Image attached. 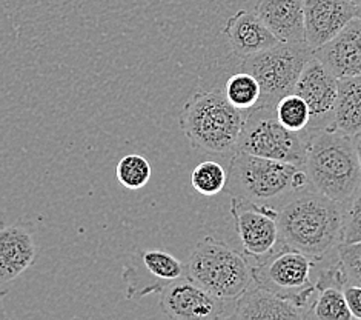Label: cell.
<instances>
[{
	"label": "cell",
	"instance_id": "obj_1",
	"mask_svg": "<svg viewBox=\"0 0 361 320\" xmlns=\"http://www.w3.org/2000/svg\"><path fill=\"white\" fill-rule=\"evenodd\" d=\"M283 245L322 261L343 242L345 205L312 186L290 196L279 208Z\"/></svg>",
	"mask_w": 361,
	"mask_h": 320
},
{
	"label": "cell",
	"instance_id": "obj_2",
	"mask_svg": "<svg viewBox=\"0 0 361 320\" xmlns=\"http://www.w3.org/2000/svg\"><path fill=\"white\" fill-rule=\"evenodd\" d=\"M305 171L317 191L346 205L361 185L354 137L335 128L306 129Z\"/></svg>",
	"mask_w": 361,
	"mask_h": 320
},
{
	"label": "cell",
	"instance_id": "obj_3",
	"mask_svg": "<svg viewBox=\"0 0 361 320\" xmlns=\"http://www.w3.org/2000/svg\"><path fill=\"white\" fill-rule=\"evenodd\" d=\"M311 188L303 167L260 158L245 151L232 154L225 191L257 203L280 208L290 196Z\"/></svg>",
	"mask_w": 361,
	"mask_h": 320
},
{
	"label": "cell",
	"instance_id": "obj_4",
	"mask_svg": "<svg viewBox=\"0 0 361 320\" xmlns=\"http://www.w3.org/2000/svg\"><path fill=\"white\" fill-rule=\"evenodd\" d=\"M246 111L232 107L225 93H194L180 112V129L194 150L228 154L238 150Z\"/></svg>",
	"mask_w": 361,
	"mask_h": 320
},
{
	"label": "cell",
	"instance_id": "obj_5",
	"mask_svg": "<svg viewBox=\"0 0 361 320\" xmlns=\"http://www.w3.org/2000/svg\"><path fill=\"white\" fill-rule=\"evenodd\" d=\"M186 275L217 297L229 302H235L254 282L246 257L211 236L197 244L186 263Z\"/></svg>",
	"mask_w": 361,
	"mask_h": 320
},
{
	"label": "cell",
	"instance_id": "obj_6",
	"mask_svg": "<svg viewBox=\"0 0 361 320\" xmlns=\"http://www.w3.org/2000/svg\"><path fill=\"white\" fill-rule=\"evenodd\" d=\"M314 262L302 251L280 244L251 266L254 283L309 311L317 294V285L311 280Z\"/></svg>",
	"mask_w": 361,
	"mask_h": 320
},
{
	"label": "cell",
	"instance_id": "obj_7",
	"mask_svg": "<svg viewBox=\"0 0 361 320\" xmlns=\"http://www.w3.org/2000/svg\"><path fill=\"white\" fill-rule=\"evenodd\" d=\"M314 57L307 43H279L259 54L243 59L240 71L252 74L262 86L263 105H277V102L294 93L305 66Z\"/></svg>",
	"mask_w": 361,
	"mask_h": 320
},
{
	"label": "cell",
	"instance_id": "obj_8",
	"mask_svg": "<svg viewBox=\"0 0 361 320\" xmlns=\"http://www.w3.org/2000/svg\"><path fill=\"white\" fill-rule=\"evenodd\" d=\"M237 151L305 167V133L290 131L280 124L275 105H259L246 111V124Z\"/></svg>",
	"mask_w": 361,
	"mask_h": 320
},
{
	"label": "cell",
	"instance_id": "obj_9",
	"mask_svg": "<svg viewBox=\"0 0 361 320\" xmlns=\"http://www.w3.org/2000/svg\"><path fill=\"white\" fill-rule=\"evenodd\" d=\"M279 213V208L268 203H257L238 196L231 197V214L237 235L246 256L252 261L269 256L281 244Z\"/></svg>",
	"mask_w": 361,
	"mask_h": 320
},
{
	"label": "cell",
	"instance_id": "obj_10",
	"mask_svg": "<svg viewBox=\"0 0 361 320\" xmlns=\"http://www.w3.org/2000/svg\"><path fill=\"white\" fill-rule=\"evenodd\" d=\"M186 275V265L161 249H137L123 265L126 299H142L161 292L169 283Z\"/></svg>",
	"mask_w": 361,
	"mask_h": 320
},
{
	"label": "cell",
	"instance_id": "obj_11",
	"mask_svg": "<svg viewBox=\"0 0 361 320\" xmlns=\"http://www.w3.org/2000/svg\"><path fill=\"white\" fill-rule=\"evenodd\" d=\"M231 302L209 292L183 275L160 292L159 307L163 314L173 320H214L232 317L228 313Z\"/></svg>",
	"mask_w": 361,
	"mask_h": 320
},
{
	"label": "cell",
	"instance_id": "obj_12",
	"mask_svg": "<svg viewBox=\"0 0 361 320\" xmlns=\"http://www.w3.org/2000/svg\"><path fill=\"white\" fill-rule=\"evenodd\" d=\"M294 93L306 100L311 111V124L307 129L334 128L338 77L332 74L329 68L324 66L315 56L305 66Z\"/></svg>",
	"mask_w": 361,
	"mask_h": 320
},
{
	"label": "cell",
	"instance_id": "obj_13",
	"mask_svg": "<svg viewBox=\"0 0 361 320\" xmlns=\"http://www.w3.org/2000/svg\"><path fill=\"white\" fill-rule=\"evenodd\" d=\"M357 17V5L350 0H305V34L311 49L331 42Z\"/></svg>",
	"mask_w": 361,
	"mask_h": 320
},
{
	"label": "cell",
	"instance_id": "obj_14",
	"mask_svg": "<svg viewBox=\"0 0 361 320\" xmlns=\"http://www.w3.org/2000/svg\"><path fill=\"white\" fill-rule=\"evenodd\" d=\"M314 56L338 79L361 76V19L354 17L331 42L315 49Z\"/></svg>",
	"mask_w": 361,
	"mask_h": 320
},
{
	"label": "cell",
	"instance_id": "obj_15",
	"mask_svg": "<svg viewBox=\"0 0 361 320\" xmlns=\"http://www.w3.org/2000/svg\"><path fill=\"white\" fill-rule=\"evenodd\" d=\"M221 32L226 37L232 53L240 59L259 54L280 43L257 13L247 10H238L232 14Z\"/></svg>",
	"mask_w": 361,
	"mask_h": 320
},
{
	"label": "cell",
	"instance_id": "obj_16",
	"mask_svg": "<svg viewBox=\"0 0 361 320\" xmlns=\"http://www.w3.org/2000/svg\"><path fill=\"white\" fill-rule=\"evenodd\" d=\"M37 256V245L23 227H6L0 232V287L2 296L11 282L27 271Z\"/></svg>",
	"mask_w": 361,
	"mask_h": 320
},
{
	"label": "cell",
	"instance_id": "obj_17",
	"mask_svg": "<svg viewBox=\"0 0 361 320\" xmlns=\"http://www.w3.org/2000/svg\"><path fill=\"white\" fill-rule=\"evenodd\" d=\"M255 13L281 43H306L305 0H259Z\"/></svg>",
	"mask_w": 361,
	"mask_h": 320
},
{
	"label": "cell",
	"instance_id": "obj_18",
	"mask_svg": "<svg viewBox=\"0 0 361 320\" xmlns=\"http://www.w3.org/2000/svg\"><path fill=\"white\" fill-rule=\"evenodd\" d=\"M315 285H317V296L312 302L311 309H309V319H320V320L354 319L345 296L346 280H345V275H343V270L338 263V259L337 262L322 270V273L318 274Z\"/></svg>",
	"mask_w": 361,
	"mask_h": 320
},
{
	"label": "cell",
	"instance_id": "obj_19",
	"mask_svg": "<svg viewBox=\"0 0 361 320\" xmlns=\"http://www.w3.org/2000/svg\"><path fill=\"white\" fill-rule=\"evenodd\" d=\"M234 319H307L309 311L257 285L234 302Z\"/></svg>",
	"mask_w": 361,
	"mask_h": 320
},
{
	"label": "cell",
	"instance_id": "obj_20",
	"mask_svg": "<svg viewBox=\"0 0 361 320\" xmlns=\"http://www.w3.org/2000/svg\"><path fill=\"white\" fill-rule=\"evenodd\" d=\"M334 128L352 137L361 133V76L338 79Z\"/></svg>",
	"mask_w": 361,
	"mask_h": 320
},
{
	"label": "cell",
	"instance_id": "obj_21",
	"mask_svg": "<svg viewBox=\"0 0 361 320\" xmlns=\"http://www.w3.org/2000/svg\"><path fill=\"white\" fill-rule=\"evenodd\" d=\"M225 97L232 107L249 111L260 103L262 86L252 74L240 71L232 74L225 83Z\"/></svg>",
	"mask_w": 361,
	"mask_h": 320
},
{
	"label": "cell",
	"instance_id": "obj_22",
	"mask_svg": "<svg viewBox=\"0 0 361 320\" xmlns=\"http://www.w3.org/2000/svg\"><path fill=\"white\" fill-rule=\"evenodd\" d=\"M275 114L283 126L295 133L306 131L311 124V111H309L307 103L295 93H290L277 102Z\"/></svg>",
	"mask_w": 361,
	"mask_h": 320
},
{
	"label": "cell",
	"instance_id": "obj_23",
	"mask_svg": "<svg viewBox=\"0 0 361 320\" xmlns=\"http://www.w3.org/2000/svg\"><path fill=\"white\" fill-rule=\"evenodd\" d=\"M191 184L199 194L212 197L226 189L228 170L223 168L216 160H204L194 168Z\"/></svg>",
	"mask_w": 361,
	"mask_h": 320
},
{
	"label": "cell",
	"instance_id": "obj_24",
	"mask_svg": "<svg viewBox=\"0 0 361 320\" xmlns=\"http://www.w3.org/2000/svg\"><path fill=\"white\" fill-rule=\"evenodd\" d=\"M151 165L140 154H128L117 163L116 176L118 184L126 189H140L151 179Z\"/></svg>",
	"mask_w": 361,
	"mask_h": 320
},
{
	"label": "cell",
	"instance_id": "obj_25",
	"mask_svg": "<svg viewBox=\"0 0 361 320\" xmlns=\"http://www.w3.org/2000/svg\"><path fill=\"white\" fill-rule=\"evenodd\" d=\"M337 259L346 283L361 285V242L340 244L337 248Z\"/></svg>",
	"mask_w": 361,
	"mask_h": 320
},
{
	"label": "cell",
	"instance_id": "obj_26",
	"mask_svg": "<svg viewBox=\"0 0 361 320\" xmlns=\"http://www.w3.org/2000/svg\"><path fill=\"white\" fill-rule=\"evenodd\" d=\"M361 242V185L354 197L345 205V232L341 244Z\"/></svg>",
	"mask_w": 361,
	"mask_h": 320
},
{
	"label": "cell",
	"instance_id": "obj_27",
	"mask_svg": "<svg viewBox=\"0 0 361 320\" xmlns=\"http://www.w3.org/2000/svg\"><path fill=\"white\" fill-rule=\"evenodd\" d=\"M345 296L352 316H354V319L361 320V285L346 283Z\"/></svg>",
	"mask_w": 361,
	"mask_h": 320
},
{
	"label": "cell",
	"instance_id": "obj_28",
	"mask_svg": "<svg viewBox=\"0 0 361 320\" xmlns=\"http://www.w3.org/2000/svg\"><path fill=\"white\" fill-rule=\"evenodd\" d=\"M354 142H355V150H357L358 160H360V165H361V133L354 137Z\"/></svg>",
	"mask_w": 361,
	"mask_h": 320
},
{
	"label": "cell",
	"instance_id": "obj_29",
	"mask_svg": "<svg viewBox=\"0 0 361 320\" xmlns=\"http://www.w3.org/2000/svg\"><path fill=\"white\" fill-rule=\"evenodd\" d=\"M357 17L358 19H361V4L357 5Z\"/></svg>",
	"mask_w": 361,
	"mask_h": 320
},
{
	"label": "cell",
	"instance_id": "obj_30",
	"mask_svg": "<svg viewBox=\"0 0 361 320\" xmlns=\"http://www.w3.org/2000/svg\"><path fill=\"white\" fill-rule=\"evenodd\" d=\"M350 2L354 4V5H360V4H361V0H350Z\"/></svg>",
	"mask_w": 361,
	"mask_h": 320
}]
</instances>
